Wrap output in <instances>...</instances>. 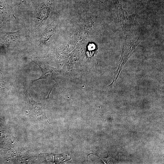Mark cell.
Wrapping results in <instances>:
<instances>
[{
    "label": "cell",
    "instance_id": "6da1fadb",
    "mask_svg": "<svg viewBox=\"0 0 164 164\" xmlns=\"http://www.w3.org/2000/svg\"><path fill=\"white\" fill-rule=\"evenodd\" d=\"M33 61L39 67L42 71L41 76L39 78L33 81V82L42 79L55 81L59 77L60 72L56 68L50 66L43 62L38 61Z\"/></svg>",
    "mask_w": 164,
    "mask_h": 164
},
{
    "label": "cell",
    "instance_id": "7a4b0ae2",
    "mask_svg": "<svg viewBox=\"0 0 164 164\" xmlns=\"http://www.w3.org/2000/svg\"><path fill=\"white\" fill-rule=\"evenodd\" d=\"M11 10L8 0H0V27L10 22Z\"/></svg>",
    "mask_w": 164,
    "mask_h": 164
},
{
    "label": "cell",
    "instance_id": "3957f363",
    "mask_svg": "<svg viewBox=\"0 0 164 164\" xmlns=\"http://www.w3.org/2000/svg\"><path fill=\"white\" fill-rule=\"evenodd\" d=\"M115 5L116 17L122 23L128 16L127 12L123 9L118 0H113Z\"/></svg>",
    "mask_w": 164,
    "mask_h": 164
},
{
    "label": "cell",
    "instance_id": "277c9868",
    "mask_svg": "<svg viewBox=\"0 0 164 164\" xmlns=\"http://www.w3.org/2000/svg\"><path fill=\"white\" fill-rule=\"evenodd\" d=\"M19 31L6 33L4 35L0 37V39L2 40L7 45L15 43L18 40Z\"/></svg>",
    "mask_w": 164,
    "mask_h": 164
},
{
    "label": "cell",
    "instance_id": "5b68a950",
    "mask_svg": "<svg viewBox=\"0 0 164 164\" xmlns=\"http://www.w3.org/2000/svg\"><path fill=\"white\" fill-rule=\"evenodd\" d=\"M136 13L132 15H129L128 17L122 23L123 28L125 33L127 32H132L135 29L134 27V19Z\"/></svg>",
    "mask_w": 164,
    "mask_h": 164
},
{
    "label": "cell",
    "instance_id": "8992f818",
    "mask_svg": "<svg viewBox=\"0 0 164 164\" xmlns=\"http://www.w3.org/2000/svg\"><path fill=\"white\" fill-rule=\"evenodd\" d=\"M2 46V43H0V48H1Z\"/></svg>",
    "mask_w": 164,
    "mask_h": 164
}]
</instances>
